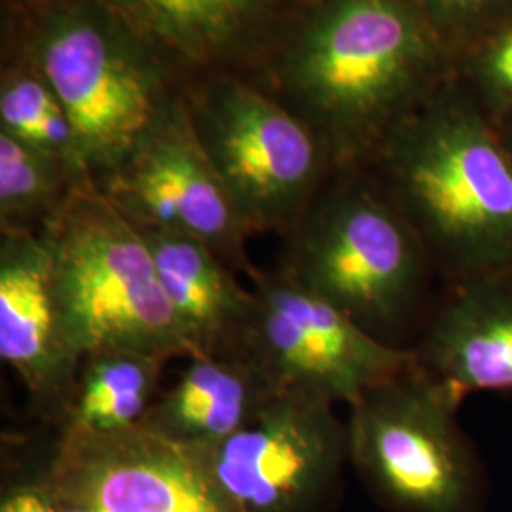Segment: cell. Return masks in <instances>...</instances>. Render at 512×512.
<instances>
[{
  "mask_svg": "<svg viewBox=\"0 0 512 512\" xmlns=\"http://www.w3.org/2000/svg\"><path fill=\"white\" fill-rule=\"evenodd\" d=\"M456 61L416 0H293L253 80L302 118L344 171L370 164Z\"/></svg>",
  "mask_w": 512,
  "mask_h": 512,
  "instance_id": "6da1fadb",
  "label": "cell"
},
{
  "mask_svg": "<svg viewBox=\"0 0 512 512\" xmlns=\"http://www.w3.org/2000/svg\"><path fill=\"white\" fill-rule=\"evenodd\" d=\"M363 169L410 224L442 283L512 272V160L458 71Z\"/></svg>",
  "mask_w": 512,
  "mask_h": 512,
  "instance_id": "7a4b0ae2",
  "label": "cell"
},
{
  "mask_svg": "<svg viewBox=\"0 0 512 512\" xmlns=\"http://www.w3.org/2000/svg\"><path fill=\"white\" fill-rule=\"evenodd\" d=\"M287 241L279 272L376 340L414 348L435 304L439 275L366 169L334 171Z\"/></svg>",
  "mask_w": 512,
  "mask_h": 512,
  "instance_id": "3957f363",
  "label": "cell"
},
{
  "mask_svg": "<svg viewBox=\"0 0 512 512\" xmlns=\"http://www.w3.org/2000/svg\"><path fill=\"white\" fill-rule=\"evenodd\" d=\"M6 35L4 50L27 57L61 99L93 181L184 97L183 74L99 0L8 18Z\"/></svg>",
  "mask_w": 512,
  "mask_h": 512,
  "instance_id": "277c9868",
  "label": "cell"
},
{
  "mask_svg": "<svg viewBox=\"0 0 512 512\" xmlns=\"http://www.w3.org/2000/svg\"><path fill=\"white\" fill-rule=\"evenodd\" d=\"M38 234L80 361L107 351L192 357L141 230L88 179Z\"/></svg>",
  "mask_w": 512,
  "mask_h": 512,
  "instance_id": "5b68a950",
  "label": "cell"
},
{
  "mask_svg": "<svg viewBox=\"0 0 512 512\" xmlns=\"http://www.w3.org/2000/svg\"><path fill=\"white\" fill-rule=\"evenodd\" d=\"M184 101L249 234L287 238L336 171L319 135L243 74L190 78Z\"/></svg>",
  "mask_w": 512,
  "mask_h": 512,
  "instance_id": "8992f818",
  "label": "cell"
},
{
  "mask_svg": "<svg viewBox=\"0 0 512 512\" xmlns=\"http://www.w3.org/2000/svg\"><path fill=\"white\" fill-rule=\"evenodd\" d=\"M463 399L410 366L349 406V459L395 512H486L488 478L458 420Z\"/></svg>",
  "mask_w": 512,
  "mask_h": 512,
  "instance_id": "52a82bcc",
  "label": "cell"
},
{
  "mask_svg": "<svg viewBox=\"0 0 512 512\" xmlns=\"http://www.w3.org/2000/svg\"><path fill=\"white\" fill-rule=\"evenodd\" d=\"M196 450L243 511L313 512L349 459L348 423L329 399L283 389L234 435Z\"/></svg>",
  "mask_w": 512,
  "mask_h": 512,
  "instance_id": "ba28073f",
  "label": "cell"
},
{
  "mask_svg": "<svg viewBox=\"0 0 512 512\" xmlns=\"http://www.w3.org/2000/svg\"><path fill=\"white\" fill-rule=\"evenodd\" d=\"M253 279L255 317L247 353L283 389L332 403H357L368 389L416 365L412 349L393 348L283 272Z\"/></svg>",
  "mask_w": 512,
  "mask_h": 512,
  "instance_id": "9c48e42d",
  "label": "cell"
},
{
  "mask_svg": "<svg viewBox=\"0 0 512 512\" xmlns=\"http://www.w3.org/2000/svg\"><path fill=\"white\" fill-rule=\"evenodd\" d=\"M93 183L135 226L183 232L234 272L256 274L245 251L251 234L196 137L184 97Z\"/></svg>",
  "mask_w": 512,
  "mask_h": 512,
  "instance_id": "30bf717a",
  "label": "cell"
},
{
  "mask_svg": "<svg viewBox=\"0 0 512 512\" xmlns=\"http://www.w3.org/2000/svg\"><path fill=\"white\" fill-rule=\"evenodd\" d=\"M44 484L105 512H245L196 448L141 425L110 433L61 429Z\"/></svg>",
  "mask_w": 512,
  "mask_h": 512,
  "instance_id": "8fae6325",
  "label": "cell"
},
{
  "mask_svg": "<svg viewBox=\"0 0 512 512\" xmlns=\"http://www.w3.org/2000/svg\"><path fill=\"white\" fill-rule=\"evenodd\" d=\"M184 80L236 73L255 78L291 4L285 0H99Z\"/></svg>",
  "mask_w": 512,
  "mask_h": 512,
  "instance_id": "7c38bea8",
  "label": "cell"
},
{
  "mask_svg": "<svg viewBox=\"0 0 512 512\" xmlns=\"http://www.w3.org/2000/svg\"><path fill=\"white\" fill-rule=\"evenodd\" d=\"M0 357L38 406L61 416L73 389L76 355L42 234L0 232Z\"/></svg>",
  "mask_w": 512,
  "mask_h": 512,
  "instance_id": "4fadbf2b",
  "label": "cell"
},
{
  "mask_svg": "<svg viewBox=\"0 0 512 512\" xmlns=\"http://www.w3.org/2000/svg\"><path fill=\"white\" fill-rule=\"evenodd\" d=\"M412 353L463 401L512 393V272L442 283Z\"/></svg>",
  "mask_w": 512,
  "mask_h": 512,
  "instance_id": "5bb4252c",
  "label": "cell"
},
{
  "mask_svg": "<svg viewBox=\"0 0 512 512\" xmlns=\"http://www.w3.org/2000/svg\"><path fill=\"white\" fill-rule=\"evenodd\" d=\"M139 230L194 355L247 353L255 317L253 291L200 239L175 230Z\"/></svg>",
  "mask_w": 512,
  "mask_h": 512,
  "instance_id": "9a60e30c",
  "label": "cell"
},
{
  "mask_svg": "<svg viewBox=\"0 0 512 512\" xmlns=\"http://www.w3.org/2000/svg\"><path fill=\"white\" fill-rule=\"evenodd\" d=\"M141 423L183 446H209L239 431L283 387L251 353L192 355Z\"/></svg>",
  "mask_w": 512,
  "mask_h": 512,
  "instance_id": "2e32d148",
  "label": "cell"
},
{
  "mask_svg": "<svg viewBox=\"0 0 512 512\" xmlns=\"http://www.w3.org/2000/svg\"><path fill=\"white\" fill-rule=\"evenodd\" d=\"M169 359L143 351L86 357L61 412V429L110 433L141 425L160 395Z\"/></svg>",
  "mask_w": 512,
  "mask_h": 512,
  "instance_id": "e0dca14e",
  "label": "cell"
},
{
  "mask_svg": "<svg viewBox=\"0 0 512 512\" xmlns=\"http://www.w3.org/2000/svg\"><path fill=\"white\" fill-rule=\"evenodd\" d=\"M88 179L74 165L0 129V230L40 232Z\"/></svg>",
  "mask_w": 512,
  "mask_h": 512,
  "instance_id": "ac0fdd59",
  "label": "cell"
},
{
  "mask_svg": "<svg viewBox=\"0 0 512 512\" xmlns=\"http://www.w3.org/2000/svg\"><path fill=\"white\" fill-rule=\"evenodd\" d=\"M0 129L88 173L61 99L35 65L12 50H4L2 61Z\"/></svg>",
  "mask_w": 512,
  "mask_h": 512,
  "instance_id": "d6986e66",
  "label": "cell"
},
{
  "mask_svg": "<svg viewBox=\"0 0 512 512\" xmlns=\"http://www.w3.org/2000/svg\"><path fill=\"white\" fill-rule=\"evenodd\" d=\"M459 78L492 118L512 109V16L471 46Z\"/></svg>",
  "mask_w": 512,
  "mask_h": 512,
  "instance_id": "ffe728a7",
  "label": "cell"
},
{
  "mask_svg": "<svg viewBox=\"0 0 512 512\" xmlns=\"http://www.w3.org/2000/svg\"><path fill=\"white\" fill-rule=\"evenodd\" d=\"M440 40L458 59L512 16V0H416Z\"/></svg>",
  "mask_w": 512,
  "mask_h": 512,
  "instance_id": "44dd1931",
  "label": "cell"
},
{
  "mask_svg": "<svg viewBox=\"0 0 512 512\" xmlns=\"http://www.w3.org/2000/svg\"><path fill=\"white\" fill-rule=\"evenodd\" d=\"M0 512H54L44 486L40 488H18L8 495Z\"/></svg>",
  "mask_w": 512,
  "mask_h": 512,
  "instance_id": "7402d4cb",
  "label": "cell"
},
{
  "mask_svg": "<svg viewBox=\"0 0 512 512\" xmlns=\"http://www.w3.org/2000/svg\"><path fill=\"white\" fill-rule=\"evenodd\" d=\"M63 2L65 0H6L8 18H35Z\"/></svg>",
  "mask_w": 512,
  "mask_h": 512,
  "instance_id": "603a6c76",
  "label": "cell"
},
{
  "mask_svg": "<svg viewBox=\"0 0 512 512\" xmlns=\"http://www.w3.org/2000/svg\"><path fill=\"white\" fill-rule=\"evenodd\" d=\"M46 495L50 499V505H52V511L54 512H105L99 507H95L92 503H86V501H80V499H74L69 495L59 494L52 488H48L46 484H42Z\"/></svg>",
  "mask_w": 512,
  "mask_h": 512,
  "instance_id": "cb8c5ba5",
  "label": "cell"
},
{
  "mask_svg": "<svg viewBox=\"0 0 512 512\" xmlns=\"http://www.w3.org/2000/svg\"><path fill=\"white\" fill-rule=\"evenodd\" d=\"M492 120H494L495 131L499 135V141H501V145L507 150V154H509V158L512 160V109L497 114Z\"/></svg>",
  "mask_w": 512,
  "mask_h": 512,
  "instance_id": "d4e9b609",
  "label": "cell"
},
{
  "mask_svg": "<svg viewBox=\"0 0 512 512\" xmlns=\"http://www.w3.org/2000/svg\"><path fill=\"white\" fill-rule=\"evenodd\" d=\"M285 2H289V4H291V2H293V0H285Z\"/></svg>",
  "mask_w": 512,
  "mask_h": 512,
  "instance_id": "484cf974",
  "label": "cell"
}]
</instances>
